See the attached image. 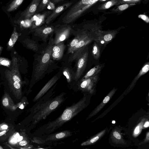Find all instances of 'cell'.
I'll return each mask as SVG.
<instances>
[{
    "instance_id": "obj_26",
    "label": "cell",
    "mask_w": 149,
    "mask_h": 149,
    "mask_svg": "<svg viewBox=\"0 0 149 149\" xmlns=\"http://www.w3.org/2000/svg\"><path fill=\"white\" fill-rule=\"evenodd\" d=\"M102 133L103 132H101V133L99 135H98L97 136L91 139L90 140H88L87 141L82 143L81 144V146L87 145L95 142L99 139L100 135H101Z\"/></svg>"
},
{
    "instance_id": "obj_24",
    "label": "cell",
    "mask_w": 149,
    "mask_h": 149,
    "mask_svg": "<svg viewBox=\"0 0 149 149\" xmlns=\"http://www.w3.org/2000/svg\"><path fill=\"white\" fill-rule=\"evenodd\" d=\"M27 45L30 49L34 51H37L38 50V45L34 41L29 40L26 42Z\"/></svg>"
},
{
    "instance_id": "obj_1",
    "label": "cell",
    "mask_w": 149,
    "mask_h": 149,
    "mask_svg": "<svg viewBox=\"0 0 149 149\" xmlns=\"http://www.w3.org/2000/svg\"><path fill=\"white\" fill-rule=\"evenodd\" d=\"M86 98L84 97L78 102L66 108L62 113L55 120L41 126L37 129V135H46L52 133L65 123L77 115L85 107Z\"/></svg>"
},
{
    "instance_id": "obj_38",
    "label": "cell",
    "mask_w": 149,
    "mask_h": 149,
    "mask_svg": "<svg viewBox=\"0 0 149 149\" xmlns=\"http://www.w3.org/2000/svg\"><path fill=\"white\" fill-rule=\"evenodd\" d=\"M23 139V137L22 136H19L17 139V142L21 141Z\"/></svg>"
},
{
    "instance_id": "obj_21",
    "label": "cell",
    "mask_w": 149,
    "mask_h": 149,
    "mask_svg": "<svg viewBox=\"0 0 149 149\" xmlns=\"http://www.w3.org/2000/svg\"><path fill=\"white\" fill-rule=\"evenodd\" d=\"M100 45L95 41L93 45L92 53L94 58L96 59H98L100 56Z\"/></svg>"
},
{
    "instance_id": "obj_44",
    "label": "cell",
    "mask_w": 149,
    "mask_h": 149,
    "mask_svg": "<svg viewBox=\"0 0 149 149\" xmlns=\"http://www.w3.org/2000/svg\"><path fill=\"white\" fill-rule=\"evenodd\" d=\"M20 107H22V108H23L24 106H23L22 105H21L20 106Z\"/></svg>"
},
{
    "instance_id": "obj_31",
    "label": "cell",
    "mask_w": 149,
    "mask_h": 149,
    "mask_svg": "<svg viewBox=\"0 0 149 149\" xmlns=\"http://www.w3.org/2000/svg\"><path fill=\"white\" fill-rule=\"evenodd\" d=\"M14 85L15 88L17 89H19L20 88V85L19 82H15L14 83Z\"/></svg>"
},
{
    "instance_id": "obj_22",
    "label": "cell",
    "mask_w": 149,
    "mask_h": 149,
    "mask_svg": "<svg viewBox=\"0 0 149 149\" xmlns=\"http://www.w3.org/2000/svg\"><path fill=\"white\" fill-rule=\"evenodd\" d=\"M63 72L68 83L70 82L73 79L74 80L75 73H73L72 71L69 68L67 67L64 68Z\"/></svg>"
},
{
    "instance_id": "obj_4",
    "label": "cell",
    "mask_w": 149,
    "mask_h": 149,
    "mask_svg": "<svg viewBox=\"0 0 149 149\" xmlns=\"http://www.w3.org/2000/svg\"><path fill=\"white\" fill-rule=\"evenodd\" d=\"M72 30L71 26L68 24L56 26L54 27V30L55 37L53 38V44L63 42L67 39L72 32Z\"/></svg>"
},
{
    "instance_id": "obj_16",
    "label": "cell",
    "mask_w": 149,
    "mask_h": 149,
    "mask_svg": "<svg viewBox=\"0 0 149 149\" xmlns=\"http://www.w3.org/2000/svg\"><path fill=\"white\" fill-rule=\"evenodd\" d=\"M94 40V37L89 33L77 43L72 49L71 54L77 49L87 46L88 44Z\"/></svg>"
},
{
    "instance_id": "obj_41",
    "label": "cell",
    "mask_w": 149,
    "mask_h": 149,
    "mask_svg": "<svg viewBox=\"0 0 149 149\" xmlns=\"http://www.w3.org/2000/svg\"><path fill=\"white\" fill-rule=\"evenodd\" d=\"M141 18L144 20H146V17L144 15H141Z\"/></svg>"
},
{
    "instance_id": "obj_46",
    "label": "cell",
    "mask_w": 149,
    "mask_h": 149,
    "mask_svg": "<svg viewBox=\"0 0 149 149\" xmlns=\"http://www.w3.org/2000/svg\"><path fill=\"white\" fill-rule=\"evenodd\" d=\"M123 0L124 1H130L131 0Z\"/></svg>"
},
{
    "instance_id": "obj_42",
    "label": "cell",
    "mask_w": 149,
    "mask_h": 149,
    "mask_svg": "<svg viewBox=\"0 0 149 149\" xmlns=\"http://www.w3.org/2000/svg\"><path fill=\"white\" fill-rule=\"evenodd\" d=\"M19 136V134L17 133L15 136L14 138H15L16 139H17L18 138V137Z\"/></svg>"
},
{
    "instance_id": "obj_11",
    "label": "cell",
    "mask_w": 149,
    "mask_h": 149,
    "mask_svg": "<svg viewBox=\"0 0 149 149\" xmlns=\"http://www.w3.org/2000/svg\"><path fill=\"white\" fill-rule=\"evenodd\" d=\"M89 34L88 32L84 30H78L76 31L74 37L68 45L67 54H71L72 49L77 43Z\"/></svg>"
},
{
    "instance_id": "obj_8",
    "label": "cell",
    "mask_w": 149,
    "mask_h": 149,
    "mask_svg": "<svg viewBox=\"0 0 149 149\" xmlns=\"http://www.w3.org/2000/svg\"><path fill=\"white\" fill-rule=\"evenodd\" d=\"M55 86H54L46 94H45L39 100L35 107L34 112L35 114L46 105L53 98V96L54 92V90L55 89Z\"/></svg>"
},
{
    "instance_id": "obj_17",
    "label": "cell",
    "mask_w": 149,
    "mask_h": 149,
    "mask_svg": "<svg viewBox=\"0 0 149 149\" xmlns=\"http://www.w3.org/2000/svg\"><path fill=\"white\" fill-rule=\"evenodd\" d=\"M24 0H12L5 7V11L10 13L15 10Z\"/></svg>"
},
{
    "instance_id": "obj_23",
    "label": "cell",
    "mask_w": 149,
    "mask_h": 149,
    "mask_svg": "<svg viewBox=\"0 0 149 149\" xmlns=\"http://www.w3.org/2000/svg\"><path fill=\"white\" fill-rule=\"evenodd\" d=\"M50 0H41L36 12H39L45 10Z\"/></svg>"
},
{
    "instance_id": "obj_3",
    "label": "cell",
    "mask_w": 149,
    "mask_h": 149,
    "mask_svg": "<svg viewBox=\"0 0 149 149\" xmlns=\"http://www.w3.org/2000/svg\"><path fill=\"white\" fill-rule=\"evenodd\" d=\"M65 93H63L53 98L49 102L34 116V124H36L40 121L44 120L53 111L56 109L65 100Z\"/></svg>"
},
{
    "instance_id": "obj_20",
    "label": "cell",
    "mask_w": 149,
    "mask_h": 149,
    "mask_svg": "<svg viewBox=\"0 0 149 149\" xmlns=\"http://www.w3.org/2000/svg\"><path fill=\"white\" fill-rule=\"evenodd\" d=\"M149 70V63H146L144 65L138 75L135 77L131 84L130 88L139 79L142 75L147 73Z\"/></svg>"
},
{
    "instance_id": "obj_39",
    "label": "cell",
    "mask_w": 149,
    "mask_h": 149,
    "mask_svg": "<svg viewBox=\"0 0 149 149\" xmlns=\"http://www.w3.org/2000/svg\"><path fill=\"white\" fill-rule=\"evenodd\" d=\"M8 127V126L6 125H3L1 127V128L3 129H7Z\"/></svg>"
},
{
    "instance_id": "obj_19",
    "label": "cell",
    "mask_w": 149,
    "mask_h": 149,
    "mask_svg": "<svg viewBox=\"0 0 149 149\" xmlns=\"http://www.w3.org/2000/svg\"><path fill=\"white\" fill-rule=\"evenodd\" d=\"M102 66L100 65L95 66L89 70L83 79L88 78L97 75L102 70Z\"/></svg>"
},
{
    "instance_id": "obj_28",
    "label": "cell",
    "mask_w": 149,
    "mask_h": 149,
    "mask_svg": "<svg viewBox=\"0 0 149 149\" xmlns=\"http://www.w3.org/2000/svg\"><path fill=\"white\" fill-rule=\"evenodd\" d=\"M128 7V5L127 4H123L118 6V8L120 10H123Z\"/></svg>"
},
{
    "instance_id": "obj_10",
    "label": "cell",
    "mask_w": 149,
    "mask_h": 149,
    "mask_svg": "<svg viewBox=\"0 0 149 149\" xmlns=\"http://www.w3.org/2000/svg\"><path fill=\"white\" fill-rule=\"evenodd\" d=\"M72 3V2L66 3L55 8L46 18L45 21L46 24H49L61 12L70 7Z\"/></svg>"
},
{
    "instance_id": "obj_40",
    "label": "cell",
    "mask_w": 149,
    "mask_h": 149,
    "mask_svg": "<svg viewBox=\"0 0 149 149\" xmlns=\"http://www.w3.org/2000/svg\"><path fill=\"white\" fill-rule=\"evenodd\" d=\"M6 132V130L0 132V136H1L4 134Z\"/></svg>"
},
{
    "instance_id": "obj_30",
    "label": "cell",
    "mask_w": 149,
    "mask_h": 149,
    "mask_svg": "<svg viewBox=\"0 0 149 149\" xmlns=\"http://www.w3.org/2000/svg\"><path fill=\"white\" fill-rule=\"evenodd\" d=\"M2 103L5 107L8 106L9 104L8 100L7 98H4L3 100Z\"/></svg>"
},
{
    "instance_id": "obj_7",
    "label": "cell",
    "mask_w": 149,
    "mask_h": 149,
    "mask_svg": "<svg viewBox=\"0 0 149 149\" xmlns=\"http://www.w3.org/2000/svg\"><path fill=\"white\" fill-rule=\"evenodd\" d=\"M54 29L52 26H40L34 29L35 34L46 41L48 36L54 32Z\"/></svg>"
},
{
    "instance_id": "obj_13",
    "label": "cell",
    "mask_w": 149,
    "mask_h": 149,
    "mask_svg": "<svg viewBox=\"0 0 149 149\" xmlns=\"http://www.w3.org/2000/svg\"><path fill=\"white\" fill-rule=\"evenodd\" d=\"M65 45L63 42L53 45L52 48L51 57L54 60L60 59L63 55Z\"/></svg>"
},
{
    "instance_id": "obj_32",
    "label": "cell",
    "mask_w": 149,
    "mask_h": 149,
    "mask_svg": "<svg viewBox=\"0 0 149 149\" xmlns=\"http://www.w3.org/2000/svg\"><path fill=\"white\" fill-rule=\"evenodd\" d=\"M27 143V142L26 141L23 140L20 141L19 143V144L21 146H24L26 145Z\"/></svg>"
},
{
    "instance_id": "obj_36",
    "label": "cell",
    "mask_w": 149,
    "mask_h": 149,
    "mask_svg": "<svg viewBox=\"0 0 149 149\" xmlns=\"http://www.w3.org/2000/svg\"><path fill=\"white\" fill-rule=\"evenodd\" d=\"M11 142L13 143H15L17 141V139L14 138L11 140Z\"/></svg>"
},
{
    "instance_id": "obj_2",
    "label": "cell",
    "mask_w": 149,
    "mask_h": 149,
    "mask_svg": "<svg viewBox=\"0 0 149 149\" xmlns=\"http://www.w3.org/2000/svg\"><path fill=\"white\" fill-rule=\"evenodd\" d=\"M52 40L53 38H51L48 45L39 57L34 73V78L36 81H39L43 77L52 61V50L53 45Z\"/></svg>"
},
{
    "instance_id": "obj_33",
    "label": "cell",
    "mask_w": 149,
    "mask_h": 149,
    "mask_svg": "<svg viewBox=\"0 0 149 149\" xmlns=\"http://www.w3.org/2000/svg\"><path fill=\"white\" fill-rule=\"evenodd\" d=\"M140 127L139 126L136 127L134 130V133L136 134H138L139 132Z\"/></svg>"
},
{
    "instance_id": "obj_34",
    "label": "cell",
    "mask_w": 149,
    "mask_h": 149,
    "mask_svg": "<svg viewBox=\"0 0 149 149\" xmlns=\"http://www.w3.org/2000/svg\"><path fill=\"white\" fill-rule=\"evenodd\" d=\"M112 4V2L111 1H109L106 3L105 7L106 8H108L110 7Z\"/></svg>"
},
{
    "instance_id": "obj_25",
    "label": "cell",
    "mask_w": 149,
    "mask_h": 149,
    "mask_svg": "<svg viewBox=\"0 0 149 149\" xmlns=\"http://www.w3.org/2000/svg\"><path fill=\"white\" fill-rule=\"evenodd\" d=\"M18 36V34L16 31L15 29L9 42L8 44L9 46H13L17 40Z\"/></svg>"
},
{
    "instance_id": "obj_37",
    "label": "cell",
    "mask_w": 149,
    "mask_h": 149,
    "mask_svg": "<svg viewBox=\"0 0 149 149\" xmlns=\"http://www.w3.org/2000/svg\"><path fill=\"white\" fill-rule=\"evenodd\" d=\"M149 126V122L148 121H147L145 123L144 125V127H148Z\"/></svg>"
},
{
    "instance_id": "obj_12",
    "label": "cell",
    "mask_w": 149,
    "mask_h": 149,
    "mask_svg": "<svg viewBox=\"0 0 149 149\" xmlns=\"http://www.w3.org/2000/svg\"><path fill=\"white\" fill-rule=\"evenodd\" d=\"M59 79V76L55 75L43 87L35 97L34 101H38L53 86Z\"/></svg>"
},
{
    "instance_id": "obj_14",
    "label": "cell",
    "mask_w": 149,
    "mask_h": 149,
    "mask_svg": "<svg viewBox=\"0 0 149 149\" xmlns=\"http://www.w3.org/2000/svg\"><path fill=\"white\" fill-rule=\"evenodd\" d=\"M98 78V75H97L88 78L82 79L79 85L78 88L81 90L88 89L97 81Z\"/></svg>"
},
{
    "instance_id": "obj_15",
    "label": "cell",
    "mask_w": 149,
    "mask_h": 149,
    "mask_svg": "<svg viewBox=\"0 0 149 149\" xmlns=\"http://www.w3.org/2000/svg\"><path fill=\"white\" fill-rule=\"evenodd\" d=\"M52 12V11L50 10H47L44 11L41 15H39L33 24V28L35 29L40 27L45 22L46 18Z\"/></svg>"
},
{
    "instance_id": "obj_5",
    "label": "cell",
    "mask_w": 149,
    "mask_h": 149,
    "mask_svg": "<svg viewBox=\"0 0 149 149\" xmlns=\"http://www.w3.org/2000/svg\"><path fill=\"white\" fill-rule=\"evenodd\" d=\"M88 56L87 50L85 51L77 59V70L75 73L74 80L77 81L81 77L86 68Z\"/></svg>"
},
{
    "instance_id": "obj_47",
    "label": "cell",
    "mask_w": 149,
    "mask_h": 149,
    "mask_svg": "<svg viewBox=\"0 0 149 149\" xmlns=\"http://www.w3.org/2000/svg\"><path fill=\"white\" fill-rule=\"evenodd\" d=\"M103 0V1H105L106 0Z\"/></svg>"
},
{
    "instance_id": "obj_35",
    "label": "cell",
    "mask_w": 149,
    "mask_h": 149,
    "mask_svg": "<svg viewBox=\"0 0 149 149\" xmlns=\"http://www.w3.org/2000/svg\"><path fill=\"white\" fill-rule=\"evenodd\" d=\"M64 0H51L52 2L54 4L58 3Z\"/></svg>"
},
{
    "instance_id": "obj_27",
    "label": "cell",
    "mask_w": 149,
    "mask_h": 149,
    "mask_svg": "<svg viewBox=\"0 0 149 149\" xmlns=\"http://www.w3.org/2000/svg\"><path fill=\"white\" fill-rule=\"evenodd\" d=\"M47 6L48 9L51 10H53L55 8V4L50 1H49Z\"/></svg>"
},
{
    "instance_id": "obj_43",
    "label": "cell",
    "mask_w": 149,
    "mask_h": 149,
    "mask_svg": "<svg viewBox=\"0 0 149 149\" xmlns=\"http://www.w3.org/2000/svg\"><path fill=\"white\" fill-rule=\"evenodd\" d=\"M112 123L113 124H114L115 123V121H113L112 122Z\"/></svg>"
},
{
    "instance_id": "obj_18",
    "label": "cell",
    "mask_w": 149,
    "mask_h": 149,
    "mask_svg": "<svg viewBox=\"0 0 149 149\" xmlns=\"http://www.w3.org/2000/svg\"><path fill=\"white\" fill-rule=\"evenodd\" d=\"M87 46H84L74 51L69 57L68 62H71L75 60H77L85 51Z\"/></svg>"
},
{
    "instance_id": "obj_45",
    "label": "cell",
    "mask_w": 149,
    "mask_h": 149,
    "mask_svg": "<svg viewBox=\"0 0 149 149\" xmlns=\"http://www.w3.org/2000/svg\"><path fill=\"white\" fill-rule=\"evenodd\" d=\"M3 148L0 146V149H2Z\"/></svg>"
},
{
    "instance_id": "obj_6",
    "label": "cell",
    "mask_w": 149,
    "mask_h": 149,
    "mask_svg": "<svg viewBox=\"0 0 149 149\" xmlns=\"http://www.w3.org/2000/svg\"><path fill=\"white\" fill-rule=\"evenodd\" d=\"M41 0H32L27 8L20 14L18 20L29 19L36 12Z\"/></svg>"
},
{
    "instance_id": "obj_9",
    "label": "cell",
    "mask_w": 149,
    "mask_h": 149,
    "mask_svg": "<svg viewBox=\"0 0 149 149\" xmlns=\"http://www.w3.org/2000/svg\"><path fill=\"white\" fill-rule=\"evenodd\" d=\"M72 132L68 130L61 131L53 134L44 135L42 136V139L45 141H55L61 140L65 138L71 136Z\"/></svg>"
},
{
    "instance_id": "obj_29",
    "label": "cell",
    "mask_w": 149,
    "mask_h": 149,
    "mask_svg": "<svg viewBox=\"0 0 149 149\" xmlns=\"http://www.w3.org/2000/svg\"><path fill=\"white\" fill-rule=\"evenodd\" d=\"M113 136L116 138L118 139H121V135L120 134L117 132L114 131L113 133Z\"/></svg>"
}]
</instances>
